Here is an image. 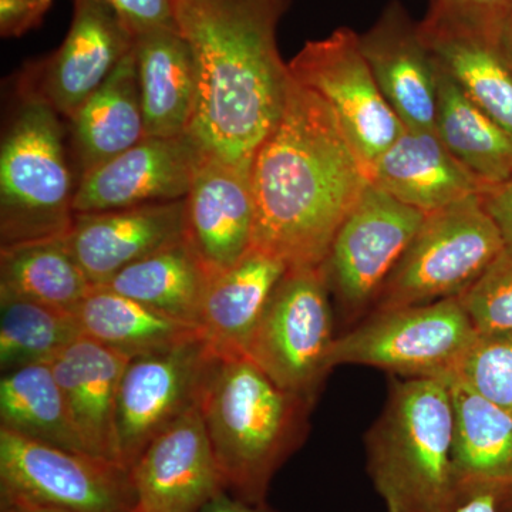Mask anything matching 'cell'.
I'll use <instances>...</instances> for the list:
<instances>
[{
  "mask_svg": "<svg viewBox=\"0 0 512 512\" xmlns=\"http://www.w3.org/2000/svg\"><path fill=\"white\" fill-rule=\"evenodd\" d=\"M254 247L289 269L320 268L369 171L326 101L292 79L251 167Z\"/></svg>",
  "mask_w": 512,
  "mask_h": 512,
  "instance_id": "6da1fadb",
  "label": "cell"
},
{
  "mask_svg": "<svg viewBox=\"0 0 512 512\" xmlns=\"http://www.w3.org/2000/svg\"><path fill=\"white\" fill-rule=\"evenodd\" d=\"M293 0H175V26L198 76L188 136L204 156L251 168L284 113L292 76L279 23Z\"/></svg>",
  "mask_w": 512,
  "mask_h": 512,
  "instance_id": "7a4b0ae2",
  "label": "cell"
},
{
  "mask_svg": "<svg viewBox=\"0 0 512 512\" xmlns=\"http://www.w3.org/2000/svg\"><path fill=\"white\" fill-rule=\"evenodd\" d=\"M312 404L276 386L247 356H217L200 410L228 494L265 504L276 471L301 446Z\"/></svg>",
  "mask_w": 512,
  "mask_h": 512,
  "instance_id": "3957f363",
  "label": "cell"
},
{
  "mask_svg": "<svg viewBox=\"0 0 512 512\" xmlns=\"http://www.w3.org/2000/svg\"><path fill=\"white\" fill-rule=\"evenodd\" d=\"M447 379L394 380L366 437L367 471L387 512H431L457 485Z\"/></svg>",
  "mask_w": 512,
  "mask_h": 512,
  "instance_id": "277c9868",
  "label": "cell"
},
{
  "mask_svg": "<svg viewBox=\"0 0 512 512\" xmlns=\"http://www.w3.org/2000/svg\"><path fill=\"white\" fill-rule=\"evenodd\" d=\"M0 146V245L64 237L74 220V175L62 116L19 82Z\"/></svg>",
  "mask_w": 512,
  "mask_h": 512,
  "instance_id": "5b68a950",
  "label": "cell"
},
{
  "mask_svg": "<svg viewBox=\"0 0 512 512\" xmlns=\"http://www.w3.org/2000/svg\"><path fill=\"white\" fill-rule=\"evenodd\" d=\"M505 241L485 210L483 194L426 215L394 266L375 311L424 305L467 291L503 252Z\"/></svg>",
  "mask_w": 512,
  "mask_h": 512,
  "instance_id": "8992f818",
  "label": "cell"
},
{
  "mask_svg": "<svg viewBox=\"0 0 512 512\" xmlns=\"http://www.w3.org/2000/svg\"><path fill=\"white\" fill-rule=\"evenodd\" d=\"M477 335L457 296L375 311L335 339L329 366L377 367L404 379H450Z\"/></svg>",
  "mask_w": 512,
  "mask_h": 512,
  "instance_id": "52a82bcc",
  "label": "cell"
},
{
  "mask_svg": "<svg viewBox=\"0 0 512 512\" xmlns=\"http://www.w3.org/2000/svg\"><path fill=\"white\" fill-rule=\"evenodd\" d=\"M329 295L322 266L288 269L247 350L276 386L309 402L329 373L336 339Z\"/></svg>",
  "mask_w": 512,
  "mask_h": 512,
  "instance_id": "ba28073f",
  "label": "cell"
},
{
  "mask_svg": "<svg viewBox=\"0 0 512 512\" xmlns=\"http://www.w3.org/2000/svg\"><path fill=\"white\" fill-rule=\"evenodd\" d=\"M0 501L69 512H133L130 473L104 458L0 427Z\"/></svg>",
  "mask_w": 512,
  "mask_h": 512,
  "instance_id": "9c48e42d",
  "label": "cell"
},
{
  "mask_svg": "<svg viewBox=\"0 0 512 512\" xmlns=\"http://www.w3.org/2000/svg\"><path fill=\"white\" fill-rule=\"evenodd\" d=\"M288 67L296 83L326 101L367 171L402 136L406 127L380 92L355 30L309 40Z\"/></svg>",
  "mask_w": 512,
  "mask_h": 512,
  "instance_id": "30bf717a",
  "label": "cell"
},
{
  "mask_svg": "<svg viewBox=\"0 0 512 512\" xmlns=\"http://www.w3.org/2000/svg\"><path fill=\"white\" fill-rule=\"evenodd\" d=\"M215 359L197 336L128 360L117 396V439L124 470H131L158 434L200 406Z\"/></svg>",
  "mask_w": 512,
  "mask_h": 512,
  "instance_id": "8fae6325",
  "label": "cell"
},
{
  "mask_svg": "<svg viewBox=\"0 0 512 512\" xmlns=\"http://www.w3.org/2000/svg\"><path fill=\"white\" fill-rule=\"evenodd\" d=\"M426 214L369 183L333 239L323 262L330 293L343 311L360 313L416 237Z\"/></svg>",
  "mask_w": 512,
  "mask_h": 512,
  "instance_id": "7c38bea8",
  "label": "cell"
},
{
  "mask_svg": "<svg viewBox=\"0 0 512 512\" xmlns=\"http://www.w3.org/2000/svg\"><path fill=\"white\" fill-rule=\"evenodd\" d=\"M136 37L104 0H73V18L62 45L30 64L20 82L69 120L103 86Z\"/></svg>",
  "mask_w": 512,
  "mask_h": 512,
  "instance_id": "4fadbf2b",
  "label": "cell"
},
{
  "mask_svg": "<svg viewBox=\"0 0 512 512\" xmlns=\"http://www.w3.org/2000/svg\"><path fill=\"white\" fill-rule=\"evenodd\" d=\"M128 473L133 512H198L227 491L200 406L158 434Z\"/></svg>",
  "mask_w": 512,
  "mask_h": 512,
  "instance_id": "5bb4252c",
  "label": "cell"
},
{
  "mask_svg": "<svg viewBox=\"0 0 512 512\" xmlns=\"http://www.w3.org/2000/svg\"><path fill=\"white\" fill-rule=\"evenodd\" d=\"M201 154L190 136L144 137L84 175L74 194V214L183 200Z\"/></svg>",
  "mask_w": 512,
  "mask_h": 512,
  "instance_id": "9a60e30c",
  "label": "cell"
},
{
  "mask_svg": "<svg viewBox=\"0 0 512 512\" xmlns=\"http://www.w3.org/2000/svg\"><path fill=\"white\" fill-rule=\"evenodd\" d=\"M251 168L201 154L185 197V239L211 276L237 265L254 247Z\"/></svg>",
  "mask_w": 512,
  "mask_h": 512,
  "instance_id": "2e32d148",
  "label": "cell"
},
{
  "mask_svg": "<svg viewBox=\"0 0 512 512\" xmlns=\"http://www.w3.org/2000/svg\"><path fill=\"white\" fill-rule=\"evenodd\" d=\"M363 55L389 106L410 130H434L437 60L399 0L359 35Z\"/></svg>",
  "mask_w": 512,
  "mask_h": 512,
  "instance_id": "e0dca14e",
  "label": "cell"
},
{
  "mask_svg": "<svg viewBox=\"0 0 512 512\" xmlns=\"http://www.w3.org/2000/svg\"><path fill=\"white\" fill-rule=\"evenodd\" d=\"M94 286L185 239V198L121 210L74 214L64 235Z\"/></svg>",
  "mask_w": 512,
  "mask_h": 512,
  "instance_id": "ac0fdd59",
  "label": "cell"
},
{
  "mask_svg": "<svg viewBox=\"0 0 512 512\" xmlns=\"http://www.w3.org/2000/svg\"><path fill=\"white\" fill-rule=\"evenodd\" d=\"M441 69L512 134V16L480 23L420 20Z\"/></svg>",
  "mask_w": 512,
  "mask_h": 512,
  "instance_id": "d6986e66",
  "label": "cell"
},
{
  "mask_svg": "<svg viewBox=\"0 0 512 512\" xmlns=\"http://www.w3.org/2000/svg\"><path fill=\"white\" fill-rule=\"evenodd\" d=\"M128 360L80 336L49 363L87 453L120 467L117 396Z\"/></svg>",
  "mask_w": 512,
  "mask_h": 512,
  "instance_id": "ffe728a7",
  "label": "cell"
},
{
  "mask_svg": "<svg viewBox=\"0 0 512 512\" xmlns=\"http://www.w3.org/2000/svg\"><path fill=\"white\" fill-rule=\"evenodd\" d=\"M369 178L426 215L484 192L434 130L404 128L402 136L370 165Z\"/></svg>",
  "mask_w": 512,
  "mask_h": 512,
  "instance_id": "44dd1931",
  "label": "cell"
},
{
  "mask_svg": "<svg viewBox=\"0 0 512 512\" xmlns=\"http://www.w3.org/2000/svg\"><path fill=\"white\" fill-rule=\"evenodd\" d=\"M288 269L275 256L251 249L237 265L212 276L197 326L215 356H247L276 286Z\"/></svg>",
  "mask_w": 512,
  "mask_h": 512,
  "instance_id": "7402d4cb",
  "label": "cell"
},
{
  "mask_svg": "<svg viewBox=\"0 0 512 512\" xmlns=\"http://www.w3.org/2000/svg\"><path fill=\"white\" fill-rule=\"evenodd\" d=\"M67 136L77 183L146 137L134 49L70 117Z\"/></svg>",
  "mask_w": 512,
  "mask_h": 512,
  "instance_id": "603a6c76",
  "label": "cell"
},
{
  "mask_svg": "<svg viewBox=\"0 0 512 512\" xmlns=\"http://www.w3.org/2000/svg\"><path fill=\"white\" fill-rule=\"evenodd\" d=\"M138 87L146 137L188 136L198 99V76L191 47L177 28L136 36Z\"/></svg>",
  "mask_w": 512,
  "mask_h": 512,
  "instance_id": "cb8c5ba5",
  "label": "cell"
},
{
  "mask_svg": "<svg viewBox=\"0 0 512 512\" xmlns=\"http://www.w3.org/2000/svg\"><path fill=\"white\" fill-rule=\"evenodd\" d=\"M434 131L484 191L512 177V134L481 109L437 63Z\"/></svg>",
  "mask_w": 512,
  "mask_h": 512,
  "instance_id": "d4e9b609",
  "label": "cell"
},
{
  "mask_svg": "<svg viewBox=\"0 0 512 512\" xmlns=\"http://www.w3.org/2000/svg\"><path fill=\"white\" fill-rule=\"evenodd\" d=\"M72 312L82 336L128 359L170 349L200 336L197 326L104 286H94Z\"/></svg>",
  "mask_w": 512,
  "mask_h": 512,
  "instance_id": "484cf974",
  "label": "cell"
},
{
  "mask_svg": "<svg viewBox=\"0 0 512 512\" xmlns=\"http://www.w3.org/2000/svg\"><path fill=\"white\" fill-rule=\"evenodd\" d=\"M457 481L512 488V413L450 377Z\"/></svg>",
  "mask_w": 512,
  "mask_h": 512,
  "instance_id": "4316f807",
  "label": "cell"
},
{
  "mask_svg": "<svg viewBox=\"0 0 512 512\" xmlns=\"http://www.w3.org/2000/svg\"><path fill=\"white\" fill-rule=\"evenodd\" d=\"M211 278L187 239H183L127 266L100 286L197 326Z\"/></svg>",
  "mask_w": 512,
  "mask_h": 512,
  "instance_id": "83f0119b",
  "label": "cell"
},
{
  "mask_svg": "<svg viewBox=\"0 0 512 512\" xmlns=\"http://www.w3.org/2000/svg\"><path fill=\"white\" fill-rule=\"evenodd\" d=\"M94 288L66 238L0 248V293L72 312Z\"/></svg>",
  "mask_w": 512,
  "mask_h": 512,
  "instance_id": "f1b7e54d",
  "label": "cell"
},
{
  "mask_svg": "<svg viewBox=\"0 0 512 512\" xmlns=\"http://www.w3.org/2000/svg\"><path fill=\"white\" fill-rule=\"evenodd\" d=\"M0 427L52 446L89 454L70 420L62 389L49 363L2 373Z\"/></svg>",
  "mask_w": 512,
  "mask_h": 512,
  "instance_id": "f546056e",
  "label": "cell"
},
{
  "mask_svg": "<svg viewBox=\"0 0 512 512\" xmlns=\"http://www.w3.org/2000/svg\"><path fill=\"white\" fill-rule=\"evenodd\" d=\"M73 312L0 293V369L50 363L80 338Z\"/></svg>",
  "mask_w": 512,
  "mask_h": 512,
  "instance_id": "4dcf8cb0",
  "label": "cell"
},
{
  "mask_svg": "<svg viewBox=\"0 0 512 512\" xmlns=\"http://www.w3.org/2000/svg\"><path fill=\"white\" fill-rule=\"evenodd\" d=\"M451 377L512 413V330L478 332Z\"/></svg>",
  "mask_w": 512,
  "mask_h": 512,
  "instance_id": "1f68e13d",
  "label": "cell"
},
{
  "mask_svg": "<svg viewBox=\"0 0 512 512\" xmlns=\"http://www.w3.org/2000/svg\"><path fill=\"white\" fill-rule=\"evenodd\" d=\"M457 298L477 332L512 330V247L505 245L487 271Z\"/></svg>",
  "mask_w": 512,
  "mask_h": 512,
  "instance_id": "d6a6232c",
  "label": "cell"
},
{
  "mask_svg": "<svg viewBox=\"0 0 512 512\" xmlns=\"http://www.w3.org/2000/svg\"><path fill=\"white\" fill-rule=\"evenodd\" d=\"M508 16H512V0H429L423 19L464 25Z\"/></svg>",
  "mask_w": 512,
  "mask_h": 512,
  "instance_id": "836d02e7",
  "label": "cell"
},
{
  "mask_svg": "<svg viewBox=\"0 0 512 512\" xmlns=\"http://www.w3.org/2000/svg\"><path fill=\"white\" fill-rule=\"evenodd\" d=\"M126 23L134 37L148 30L177 28L175 0H104Z\"/></svg>",
  "mask_w": 512,
  "mask_h": 512,
  "instance_id": "e575fe53",
  "label": "cell"
},
{
  "mask_svg": "<svg viewBox=\"0 0 512 512\" xmlns=\"http://www.w3.org/2000/svg\"><path fill=\"white\" fill-rule=\"evenodd\" d=\"M512 488L457 481L446 504L431 512H505Z\"/></svg>",
  "mask_w": 512,
  "mask_h": 512,
  "instance_id": "d590c367",
  "label": "cell"
},
{
  "mask_svg": "<svg viewBox=\"0 0 512 512\" xmlns=\"http://www.w3.org/2000/svg\"><path fill=\"white\" fill-rule=\"evenodd\" d=\"M53 0H0V36L16 39L42 25Z\"/></svg>",
  "mask_w": 512,
  "mask_h": 512,
  "instance_id": "8d00e7d4",
  "label": "cell"
},
{
  "mask_svg": "<svg viewBox=\"0 0 512 512\" xmlns=\"http://www.w3.org/2000/svg\"><path fill=\"white\" fill-rule=\"evenodd\" d=\"M485 210L491 215L505 245L512 247V177L505 183L483 192Z\"/></svg>",
  "mask_w": 512,
  "mask_h": 512,
  "instance_id": "74e56055",
  "label": "cell"
},
{
  "mask_svg": "<svg viewBox=\"0 0 512 512\" xmlns=\"http://www.w3.org/2000/svg\"><path fill=\"white\" fill-rule=\"evenodd\" d=\"M198 512H274L269 510L265 504H249L245 501L232 497L227 491L217 495L214 500L210 501L204 508Z\"/></svg>",
  "mask_w": 512,
  "mask_h": 512,
  "instance_id": "f35d334b",
  "label": "cell"
},
{
  "mask_svg": "<svg viewBox=\"0 0 512 512\" xmlns=\"http://www.w3.org/2000/svg\"><path fill=\"white\" fill-rule=\"evenodd\" d=\"M0 512H69L60 508L43 507L28 503H16V501H0Z\"/></svg>",
  "mask_w": 512,
  "mask_h": 512,
  "instance_id": "ab89813d",
  "label": "cell"
},
{
  "mask_svg": "<svg viewBox=\"0 0 512 512\" xmlns=\"http://www.w3.org/2000/svg\"><path fill=\"white\" fill-rule=\"evenodd\" d=\"M511 495H512V493H511ZM511 495H510V498H508L507 510H505V512H512V501H511Z\"/></svg>",
  "mask_w": 512,
  "mask_h": 512,
  "instance_id": "60d3db41",
  "label": "cell"
},
{
  "mask_svg": "<svg viewBox=\"0 0 512 512\" xmlns=\"http://www.w3.org/2000/svg\"><path fill=\"white\" fill-rule=\"evenodd\" d=\"M511 501H512V495H511Z\"/></svg>",
  "mask_w": 512,
  "mask_h": 512,
  "instance_id": "b9f144b4",
  "label": "cell"
}]
</instances>
